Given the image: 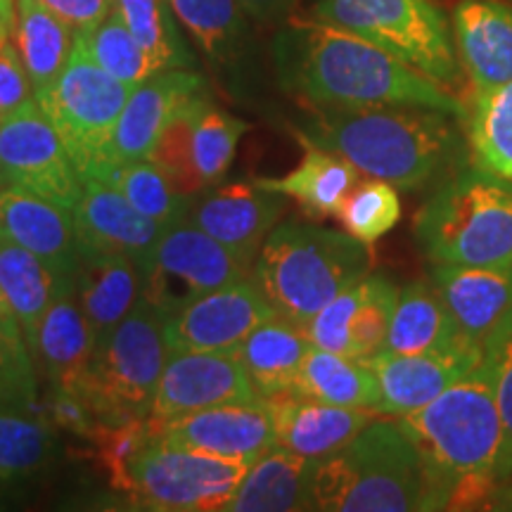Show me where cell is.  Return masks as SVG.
Returning a JSON list of instances; mask_svg holds the SVG:
<instances>
[{"instance_id":"obj_38","label":"cell","mask_w":512,"mask_h":512,"mask_svg":"<svg viewBox=\"0 0 512 512\" xmlns=\"http://www.w3.org/2000/svg\"><path fill=\"white\" fill-rule=\"evenodd\" d=\"M105 183H112L140 214H145L147 219L157 221L164 228L188 219L192 204L197 200V197L178 192L176 185L150 159L117 166L105 178Z\"/></svg>"},{"instance_id":"obj_21","label":"cell","mask_w":512,"mask_h":512,"mask_svg":"<svg viewBox=\"0 0 512 512\" xmlns=\"http://www.w3.org/2000/svg\"><path fill=\"white\" fill-rule=\"evenodd\" d=\"M0 240L29 249L62 275L74 278L79 268L81 242L74 211L29 190L0 188Z\"/></svg>"},{"instance_id":"obj_14","label":"cell","mask_w":512,"mask_h":512,"mask_svg":"<svg viewBox=\"0 0 512 512\" xmlns=\"http://www.w3.org/2000/svg\"><path fill=\"white\" fill-rule=\"evenodd\" d=\"M275 311L249 275L221 287L166 318L169 351H216L235 354L242 342Z\"/></svg>"},{"instance_id":"obj_27","label":"cell","mask_w":512,"mask_h":512,"mask_svg":"<svg viewBox=\"0 0 512 512\" xmlns=\"http://www.w3.org/2000/svg\"><path fill=\"white\" fill-rule=\"evenodd\" d=\"M74 292L100 344L138 304L140 266L126 256L81 247Z\"/></svg>"},{"instance_id":"obj_8","label":"cell","mask_w":512,"mask_h":512,"mask_svg":"<svg viewBox=\"0 0 512 512\" xmlns=\"http://www.w3.org/2000/svg\"><path fill=\"white\" fill-rule=\"evenodd\" d=\"M311 15L366 38L451 91L463 81L453 24L437 0H313Z\"/></svg>"},{"instance_id":"obj_7","label":"cell","mask_w":512,"mask_h":512,"mask_svg":"<svg viewBox=\"0 0 512 512\" xmlns=\"http://www.w3.org/2000/svg\"><path fill=\"white\" fill-rule=\"evenodd\" d=\"M166 358V316L140 297L112 335L98 344L79 396L102 425L150 418Z\"/></svg>"},{"instance_id":"obj_28","label":"cell","mask_w":512,"mask_h":512,"mask_svg":"<svg viewBox=\"0 0 512 512\" xmlns=\"http://www.w3.org/2000/svg\"><path fill=\"white\" fill-rule=\"evenodd\" d=\"M316 460L273 446L249 467L223 512H294L311 510Z\"/></svg>"},{"instance_id":"obj_51","label":"cell","mask_w":512,"mask_h":512,"mask_svg":"<svg viewBox=\"0 0 512 512\" xmlns=\"http://www.w3.org/2000/svg\"><path fill=\"white\" fill-rule=\"evenodd\" d=\"M0 330L10 332V335H22V328H19L17 316H15V313H12L10 304L5 302L3 292H0ZM22 337H24V335H22Z\"/></svg>"},{"instance_id":"obj_31","label":"cell","mask_w":512,"mask_h":512,"mask_svg":"<svg viewBox=\"0 0 512 512\" xmlns=\"http://www.w3.org/2000/svg\"><path fill=\"white\" fill-rule=\"evenodd\" d=\"M72 287V275L57 273L29 249L0 240V292L17 316L27 342L55 299Z\"/></svg>"},{"instance_id":"obj_9","label":"cell","mask_w":512,"mask_h":512,"mask_svg":"<svg viewBox=\"0 0 512 512\" xmlns=\"http://www.w3.org/2000/svg\"><path fill=\"white\" fill-rule=\"evenodd\" d=\"M133 88L114 79L79 41L62 74L36 93L57 136L83 178L105 181L112 171V140Z\"/></svg>"},{"instance_id":"obj_1","label":"cell","mask_w":512,"mask_h":512,"mask_svg":"<svg viewBox=\"0 0 512 512\" xmlns=\"http://www.w3.org/2000/svg\"><path fill=\"white\" fill-rule=\"evenodd\" d=\"M278 86L309 110L418 105L467 119L451 88L387 50L316 17H290L273 41Z\"/></svg>"},{"instance_id":"obj_42","label":"cell","mask_w":512,"mask_h":512,"mask_svg":"<svg viewBox=\"0 0 512 512\" xmlns=\"http://www.w3.org/2000/svg\"><path fill=\"white\" fill-rule=\"evenodd\" d=\"M337 219L356 240L375 245L401 219L399 188L387 181L366 178L349 192Z\"/></svg>"},{"instance_id":"obj_18","label":"cell","mask_w":512,"mask_h":512,"mask_svg":"<svg viewBox=\"0 0 512 512\" xmlns=\"http://www.w3.org/2000/svg\"><path fill=\"white\" fill-rule=\"evenodd\" d=\"M366 366L373 370L380 382V406L377 413L403 418L411 415L451 384L463 380L472 370L484 363V347H465L437 354H389L380 351L366 358Z\"/></svg>"},{"instance_id":"obj_48","label":"cell","mask_w":512,"mask_h":512,"mask_svg":"<svg viewBox=\"0 0 512 512\" xmlns=\"http://www.w3.org/2000/svg\"><path fill=\"white\" fill-rule=\"evenodd\" d=\"M76 34H91L114 12V0H41Z\"/></svg>"},{"instance_id":"obj_12","label":"cell","mask_w":512,"mask_h":512,"mask_svg":"<svg viewBox=\"0 0 512 512\" xmlns=\"http://www.w3.org/2000/svg\"><path fill=\"white\" fill-rule=\"evenodd\" d=\"M0 185L74 209L83 181L62 138L34 98L0 124Z\"/></svg>"},{"instance_id":"obj_34","label":"cell","mask_w":512,"mask_h":512,"mask_svg":"<svg viewBox=\"0 0 512 512\" xmlns=\"http://www.w3.org/2000/svg\"><path fill=\"white\" fill-rule=\"evenodd\" d=\"M183 29L216 67L240 60L247 43V12L240 0H169Z\"/></svg>"},{"instance_id":"obj_16","label":"cell","mask_w":512,"mask_h":512,"mask_svg":"<svg viewBox=\"0 0 512 512\" xmlns=\"http://www.w3.org/2000/svg\"><path fill=\"white\" fill-rule=\"evenodd\" d=\"M152 434L164 444L216 458L247 460L254 465L275 446L271 408L264 399L226 403L181 415L164 425H152Z\"/></svg>"},{"instance_id":"obj_37","label":"cell","mask_w":512,"mask_h":512,"mask_svg":"<svg viewBox=\"0 0 512 512\" xmlns=\"http://www.w3.org/2000/svg\"><path fill=\"white\" fill-rule=\"evenodd\" d=\"M114 12L124 19L159 72L192 67L195 60L185 48L169 0H114Z\"/></svg>"},{"instance_id":"obj_25","label":"cell","mask_w":512,"mask_h":512,"mask_svg":"<svg viewBox=\"0 0 512 512\" xmlns=\"http://www.w3.org/2000/svg\"><path fill=\"white\" fill-rule=\"evenodd\" d=\"M432 283L465 335L479 344L512 313V264H432Z\"/></svg>"},{"instance_id":"obj_40","label":"cell","mask_w":512,"mask_h":512,"mask_svg":"<svg viewBox=\"0 0 512 512\" xmlns=\"http://www.w3.org/2000/svg\"><path fill=\"white\" fill-rule=\"evenodd\" d=\"M209 100L211 95L204 93L200 98L188 102V105L164 126L155 147H152L150 157H147L152 164L164 171V176L176 185L178 192H183V195L188 197H197L207 190V185H204L200 171H197L195 166L192 131H195L197 114H200V110Z\"/></svg>"},{"instance_id":"obj_30","label":"cell","mask_w":512,"mask_h":512,"mask_svg":"<svg viewBox=\"0 0 512 512\" xmlns=\"http://www.w3.org/2000/svg\"><path fill=\"white\" fill-rule=\"evenodd\" d=\"M311 347L313 344L302 328L275 313L242 342L235 354L256 396L273 399L280 394H294L297 373Z\"/></svg>"},{"instance_id":"obj_52","label":"cell","mask_w":512,"mask_h":512,"mask_svg":"<svg viewBox=\"0 0 512 512\" xmlns=\"http://www.w3.org/2000/svg\"><path fill=\"white\" fill-rule=\"evenodd\" d=\"M0 188H3V185H0Z\"/></svg>"},{"instance_id":"obj_44","label":"cell","mask_w":512,"mask_h":512,"mask_svg":"<svg viewBox=\"0 0 512 512\" xmlns=\"http://www.w3.org/2000/svg\"><path fill=\"white\" fill-rule=\"evenodd\" d=\"M484 363L494 377V396L501 418V451H498V484L512 482V313L484 342Z\"/></svg>"},{"instance_id":"obj_3","label":"cell","mask_w":512,"mask_h":512,"mask_svg":"<svg viewBox=\"0 0 512 512\" xmlns=\"http://www.w3.org/2000/svg\"><path fill=\"white\" fill-rule=\"evenodd\" d=\"M396 422L425 458L446 510L491 508L501 486L496 477L501 418L486 363Z\"/></svg>"},{"instance_id":"obj_29","label":"cell","mask_w":512,"mask_h":512,"mask_svg":"<svg viewBox=\"0 0 512 512\" xmlns=\"http://www.w3.org/2000/svg\"><path fill=\"white\" fill-rule=\"evenodd\" d=\"M304 145V157L290 174L275 178H254L261 188L280 192L302 207L311 219H325L337 216L344 200L358 183L363 174L337 152L323 150V147Z\"/></svg>"},{"instance_id":"obj_2","label":"cell","mask_w":512,"mask_h":512,"mask_svg":"<svg viewBox=\"0 0 512 512\" xmlns=\"http://www.w3.org/2000/svg\"><path fill=\"white\" fill-rule=\"evenodd\" d=\"M294 136L347 157L363 178L406 192L437 188L472 162L465 119L434 107L311 110Z\"/></svg>"},{"instance_id":"obj_20","label":"cell","mask_w":512,"mask_h":512,"mask_svg":"<svg viewBox=\"0 0 512 512\" xmlns=\"http://www.w3.org/2000/svg\"><path fill=\"white\" fill-rule=\"evenodd\" d=\"M72 211L81 247L126 256L140 268L164 230L140 214L112 183L98 178H83L81 197Z\"/></svg>"},{"instance_id":"obj_19","label":"cell","mask_w":512,"mask_h":512,"mask_svg":"<svg viewBox=\"0 0 512 512\" xmlns=\"http://www.w3.org/2000/svg\"><path fill=\"white\" fill-rule=\"evenodd\" d=\"M204 93L207 81L192 69H164L133 88L112 140V169L150 157L164 126Z\"/></svg>"},{"instance_id":"obj_32","label":"cell","mask_w":512,"mask_h":512,"mask_svg":"<svg viewBox=\"0 0 512 512\" xmlns=\"http://www.w3.org/2000/svg\"><path fill=\"white\" fill-rule=\"evenodd\" d=\"M294 394L375 413L380 406V382L366 363L320 347H311L302 361Z\"/></svg>"},{"instance_id":"obj_22","label":"cell","mask_w":512,"mask_h":512,"mask_svg":"<svg viewBox=\"0 0 512 512\" xmlns=\"http://www.w3.org/2000/svg\"><path fill=\"white\" fill-rule=\"evenodd\" d=\"M451 24L472 98L512 81V5L503 0H460Z\"/></svg>"},{"instance_id":"obj_46","label":"cell","mask_w":512,"mask_h":512,"mask_svg":"<svg viewBox=\"0 0 512 512\" xmlns=\"http://www.w3.org/2000/svg\"><path fill=\"white\" fill-rule=\"evenodd\" d=\"M36 98L15 41L0 43V124Z\"/></svg>"},{"instance_id":"obj_15","label":"cell","mask_w":512,"mask_h":512,"mask_svg":"<svg viewBox=\"0 0 512 512\" xmlns=\"http://www.w3.org/2000/svg\"><path fill=\"white\" fill-rule=\"evenodd\" d=\"M259 401L238 354L216 351H169L152 401V425L181 415L226 406V403Z\"/></svg>"},{"instance_id":"obj_10","label":"cell","mask_w":512,"mask_h":512,"mask_svg":"<svg viewBox=\"0 0 512 512\" xmlns=\"http://www.w3.org/2000/svg\"><path fill=\"white\" fill-rule=\"evenodd\" d=\"M247 460L216 458L176 448L155 434L128 467L119 494L138 510L211 512L223 510L249 472Z\"/></svg>"},{"instance_id":"obj_4","label":"cell","mask_w":512,"mask_h":512,"mask_svg":"<svg viewBox=\"0 0 512 512\" xmlns=\"http://www.w3.org/2000/svg\"><path fill=\"white\" fill-rule=\"evenodd\" d=\"M311 510H446L430 467L399 422L373 420L339 451L316 460Z\"/></svg>"},{"instance_id":"obj_36","label":"cell","mask_w":512,"mask_h":512,"mask_svg":"<svg viewBox=\"0 0 512 512\" xmlns=\"http://www.w3.org/2000/svg\"><path fill=\"white\" fill-rule=\"evenodd\" d=\"M465 126L475 164L512 181V81L475 95Z\"/></svg>"},{"instance_id":"obj_33","label":"cell","mask_w":512,"mask_h":512,"mask_svg":"<svg viewBox=\"0 0 512 512\" xmlns=\"http://www.w3.org/2000/svg\"><path fill=\"white\" fill-rule=\"evenodd\" d=\"M15 43L38 93L48 88L67 67L76 43V31L41 0H17Z\"/></svg>"},{"instance_id":"obj_35","label":"cell","mask_w":512,"mask_h":512,"mask_svg":"<svg viewBox=\"0 0 512 512\" xmlns=\"http://www.w3.org/2000/svg\"><path fill=\"white\" fill-rule=\"evenodd\" d=\"M60 430L38 411L0 408V479L38 475L60 456Z\"/></svg>"},{"instance_id":"obj_13","label":"cell","mask_w":512,"mask_h":512,"mask_svg":"<svg viewBox=\"0 0 512 512\" xmlns=\"http://www.w3.org/2000/svg\"><path fill=\"white\" fill-rule=\"evenodd\" d=\"M401 287L382 273H368L304 325L313 347L366 361L384 349Z\"/></svg>"},{"instance_id":"obj_49","label":"cell","mask_w":512,"mask_h":512,"mask_svg":"<svg viewBox=\"0 0 512 512\" xmlns=\"http://www.w3.org/2000/svg\"><path fill=\"white\" fill-rule=\"evenodd\" d=\"M240 3L256 22H280L290 15L294 0H240Z\"/></svg>"},{"instance_id":"obj_41","label":"cell","mask_w":512,"mask_h":512,"mask_svg":"<svg viewBox=\"0 0 512 512\" xmlns=\"http://www.w3.org/2000/svg\"><path fill=\"white\" fill-rule=\"evenodd\" d=\"M247 128L245 121L216 107L211 100L197 114L192 150H195V166L207 188H214L226 178Z\"/></svg>"},{"instance_id":"obj_26","label":"cell","mask_w":512,"mask_h":512,"mask_svg":"<svg viewBox=\"0 0 512 512\" xmlns=\"http://www.w3.org/2000/svg\"><path fill=\"white\" fill-rule=\"evenodd\" d=\"M465 347H484V344L465 335L434 283L415 280L401 287L382 351L437 354V351Z\"/></svg>"},{"instance_id":"obj_24","label":"cell","mask_w":512,"mask_h":512,"mask_svg":"<svg viewBox=\"0 0 512 512\" xmlns=\"http://www.w3.org/2000/svg\"><path fill=\"white\" fill-rule=\"evenodd\" d=\"M27 344L36 370L46 375L50 389L79 394L91 370L98 337L83 316L74 287L55 299Z\"/></svg>"},{"instance_id":"obj_43","label":"cell","mask_w":512,"mask_h":512,"mask_svg":"<svg viewBox=\"0 0 512 512\" xmlns=\"http://www.w3.org/2000/svg\"><path fill=\"white\" fill-rule=\"evenodd\" d=\"M152 439V427L147 418L119 422V425H95L88 437H83L88 448L86 456L105 472L112 489L121 491L126 482L128 467L147 441Z\"/></svg>"},{"instance_id":"obj_50","label":"cell","mask_w":512,"mask_h":512,"mask_svg":"<svg viewBox=\"0 0 512 512\" xmlns=\"http://www.w3.org/2000/svg\"><path fill=\"white\" fill-rule=\"evenodd\" d=\"M17 31V0H0V43H8Z\"/></svg>"},{"instance_id":"obj_47","label":"cell","mask_w":512,"mask_h":512,"mask_svg":"<svg viewBox=\"0 0 512 512\" xmlns=\"http://www.w3.org/2000/svg\"><path fill=\"white\" fill-rule=\"evenodd\" d=\"M46 418L53 422L57 430H64L74 437H88L95 425H100L88 403L79 394L67 392V389H50Z\"/></svg>"},{"instance_id":"obj_45","label":"cell","mask_w":512,"mask_h":512,"mask_svg":"<svg viewBox=\"0 0 512 512\" xmlns=\"http://www.w3.org/2000/svg\"><path fill=\"white\" fill-rule=\"evenodd\" d=\"M0 408L38 411L36 363L22 335L0 330Z\"/></svg>"},{"instance_id":"obj_17","label":"cell","mask_w":512,"mask_h":512,"mask_svg":"<svg viewBox=\"0 0 512 512\" xmlns=\"http://www.w3.org/2000/svg\"><path fill=\"white\" fill-rule=\"evenodd\" d=\"M290 197L261 188L256 181L219 183L197 195L188 219L254 268L268 233L283 221Z\"/></svg>"},{"instance_id":"obj_6","label":"cell","mask_w":512,"mask_h":512,"mask_svg":"<svg viewBox=\"0 0 512 512\" xmlns=\"http://www.w3.org/2000/svg\"><path fill=\"white\" fill-rule=\"evenodd\" d=\"M432 264H512V181L479 164L434 188L413 221Z\"/></svg>"},{"instance_id":"obj_23","label":"cell","mask_w":512,"mask_h":512,"mask_svg":"<svg viewBox=\"0 0 512 512\" xmlns=\"http://www.w3.org/2000/svg\"><path fill=\"white\" fill-rule=\"evenodd\" d=\"M264 401L273 415L275 446L311 460L339 451L377 418L368 408L335 406L302 394H280Z\"/></svg>"},{"instance_id":"obj_11","label":"cell","mask_w":512,"mask_h":512,"mask_svg":"<svg viewBox=\"0 0 512 512\" xmlns=\"http://www.w3.org/2000/svg\"><path fill=\"white\" fill-rule=\"evenodd\" d=\"M249 275L252 268L242 264L228 247L190 219H183L162 230L140 268V297L169 318L204 294Z\"/></svg>"},{"instance_id":"obj_39","label":"cell","mask_w":512,"mask_h":512,"mask_svg":"<svg viewBox=\"0 0 512 512\" xmlns=\"http://www.w3.org/2000/svg\"><path fill=\"white\" fill-rule=\"evenodd\" d=\"M76 41L107 74L128 86H140L145 79L159 72L152 57L147 55V50L140 46L138 38L131 34V29L117 12H112L91 34H76Z\"/></svg>"},{"instance_id":"obj_5","label":"cell","mask_w":512,"mask_h":512,"mask_svg":"<svg viewBox=\"0 0 512 512\" xmlns=\"http://www.w3.org/2000/svg\"><path fill=\"white\" fill-rule=\"evenodd\" d=\"M373 252L347 230L280 221L261 245L252 278L280 318L304 325L339 292L366 278Z\"/></svg>"}]
</instances>
